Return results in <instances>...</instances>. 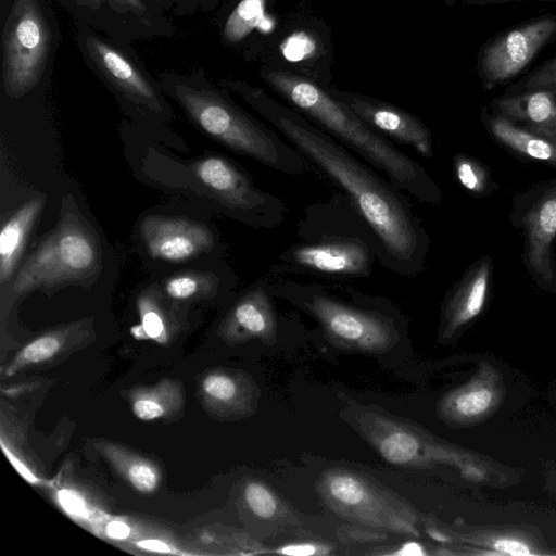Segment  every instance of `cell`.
<instances>
[{
    "label": "cell",
    "mask_w": 556,
    "mask_h": 556,
    "mask_svg": "<svg viewBox=\"0 0 556 556\" xmlns=\"http://www.w3.org/2000/svg\"><path fill=\"white\" fill-rule=\"evenodd\" d=\"M480 119L489 136L513 154L556 167V142L529 131L504 116L483 108Z\"/></svg>",
    "instance_id": "ffe728a7"
},
{
    "label": "cell",
    "mask_w": 556,
    "mask_h": 556,
    "mask_svg": "<svg viewBox=\"0 0 556 556\" xmlns=\"http://www.w3.org/2000/svg\"><path fill=\"white\" fill-rule=\"evenodd\" d=\"M332 94L391 141L409 146L426 159L432 157V134L415 115L396 105L364 94L348 91H338Z\"/></svg>",
    "instance_id": "9a60e30c"
},
{
    "label": "cell",
    "mask_w": 556,
    "mask_h": 556,
    "mask_svg": "<svg viewBox=\"0 0 556 556\" xmlns=\"http://www.w3.org/2000/svg\"><path fill=\"white\" fill-rule=\"evenodd\" d=\"M244 500L250 510L260 518H271L278 509L276 495L268 486L258 481H252L247 484L244 488Z\"/></svg>",
    "instance_id": "4dcf8cb0"
},
{
    "label": "cell",
    "mask_w": 556,
    "mask_h": 556,
    "mask_svg": "<svg viewBox=\"0 0 556 556\" xmlns=\"http://www.w3.org/2000/svg\"><path fill=\"white\" fill-rule=\"evenodd\" d=\"M179 403V391L174 383L165 381L136 392L131 400V408L138 419L151 421L167 416Z\"/></svg>",
    "instance_id": "603a6c76"
},
{
    "label": "cell",
    "mask_w": 556,
    "mask_h": 556,
    "mask_svg": "<svg viewBox=\"0 0 556 556\" xmlns=\"http://www.w3.org/2000/svg\"><path fill=\"white\" fill-rule=\"evenodd\" d=\"M296 239L278 254L269 274L334 281L368 278L379 257L372 229L341 191L305 207Z\"/></svg>",
    "instance_id": "7a4b0ae2"
},
{
    "label": "cell",
    "mask_w": 556,
    "mask_h": 556,
    "mask_svg": "<svg viewBox=\"0 0 556 556\" xmlns=\"http://www.w3.org/2000/svg\"><path fill=\"white\" fill-rule=\"evenodd\" d=\"M101 266L97 233L75 204L64 199L58 224L17 270L12 289L21 295L89 282L99 275Z\"/></svg>",
    "instance_id": "8992f818"
},
{
    "label": "cell",
    "mask_w": 556,
    "mask_h": 556,
    "mask_svg": "<svg viewBox=\"0 0 556 556\" xmlns=\"http://www.w3.org/2000/svg\"><path fill=\"white\" fill-rule=\"evenodd\" d=\"M279 553L295 556H309L318 554V547L313 544L301 543L285 546L278 549Z\"/></svg>",
    "instance_id": "e575fe53"
},
{
    "label": "cell",
    "mask_w": 556,
    "mask_h": 556,
    "mask_svg": "<svg viewBox=\"0 0 556 556\" xmlns=\"http://www.w3.org/2000/svg\"><path fill=\"white\" fill-rule=\"evenodd\" d=\"M140 324L131 329L136 338L165 341L167 338L166 312L157 290L149 288L137 299Z\"/></svg>",
    "instance_id": "d4e9b609"
},
{
    "label": "cell",
    "mask_w": 556,
    "mask_h": 556,
    "mask_svg": "<svg viewBox=\"0 0 556 556\" xmlns=\"http://www.w3.org/2000/svg\"><path fill=\"white\" fill-rule=\"evenodd\" d=\"M222 285V278L213 271L182 270L169 276L163 283L164 294L178 301L212 298Z\"/></svg>",
    "instance_id": "7402d4cb"
},
{
    "label": "cell",
    "mask_w": 556,
    "mask_h": 556,
    "mask_svg": "<svg viewBox=\"0 0 556 556\" xmlns=\"http://www.w3.org/2000/svg\"><path fill=\"white\" fill-rule=\"evenodd\" d=\"M352 425L388 463L402 467L437 464L458 467L463 477L481 481L485 472L469 454L441 443L414 426L367 408L355 409Z\"/></svg>",
    "instance_id": "52a82bcc"
},
{
    "label": "cell",
    "mask_w": 556,
    "mask_h": 556,
    "mask_svg": "<svg viewBox=\"0 0 556 556\" xmlns=\"http://www.w3.org/2000/svg\"><path fill=\"white\" fill-rule=\"evenodd\" d=\"M222 83L348 197L378 240L380 265L401 277L422 274L431 240L403 190L300 112L280 104L262 89L238 80Z\"/></svg>",
    "instance_id": "6da1fadb"
},
{
    "label": "cell",
    "mask_w": 556,
    "mask_h": 556,
    "mask_svg": "<svg viewBox=\"0 0 556 556\" xmlns=\"http://www.w3.org/2000/svg\"><path fill=\"white\" fill-rule=\"evenodd\" d=\"M509 220L523 232L522 262L532 280L541 290L556 293V177L518 194Z\"/></svg>",
    "instance_id": "7c38bea8"
},
{
    "label": "cell",
    "mask_w": 556,
    "mask_h": 556,
    "mask_svg": "<svg viewBox=\"0 0 556 556\" xmlns=\"http://www.w3.org/2000/svg\"><path fill=\"white\" fill-rule=\"evenodd\" d=\"M81 323L73 324L38 337L24 346L7 374L12 375L26 365L39 364L52 358L63 348L67 338L79 330Z\"/></svg>",
    "instance_id": "cb8c5ba5"
},
{
    "label": "cell",
    "mask_w": 556,
    "mask_h": 556,
    "mask_svg": "<svg viewBox=\"0 0 556 556\" xmlns=\"http://www.w3.org/2000/svg\"><path fill=\"white\" fill-rule=\"evenodd\" d=\"M394 554L397 555H424V551L420 545L415 542L404 544L401 549Z\"/></svg>",
    "instance_id": "f35d334b"
},
{
    "label": "cell",
    "mask_w": 556,
    "mask_h": 556,
    "mask_svg": "<svg viewBox=\"0 0 556 556\" xmlns=\"http://www.w3.org/2000/svg\"><path fill=\"white\" fill-rule=\"evenodd\" d=\"M517 1H556V0H446L450 4H453L455 2H463L466 4L471 5H492V4H504L509 2H517Z\"/></svg>",
    "instance_id": "8d00e7d4"
},
{
    "label": "cell",
    "mask_w": 556,
    "mask_h": 556,
    "mask_svg": "<svg viewBox=\"0 0 556 556\" xmlns=\"http://www.w3.org/2000/svg\"><path fill=\"white\" fill-rule=\"evenodd\" d=\"M453 172L462 188L473 197H488L496 188L486 166L468 154H454Z\"/></svg>",
    "instance_id": "4316f807"
},
{
    "label": "cell",
    "mask_w": 556,
    "mask_h": 556,
    "mask_svg": "<svg viewBox=\"0 0 556 556\" xmlns=\"http://www.w3.org/2000/svg\"><path fill=\"white\" fill-rule=\"evenodd\" d=\"M45 206L43 197H34L17 207L0 231V283L12 279L26 247L29 233Z\"/></svg>",
    "instance_id": "44dd1931"
},
{
    "label": "cell",
    "mask_w": 556,
    "mask_h": 556,
    "mask_svg": "<svg viewBox=\"0 0 556 556\" xmlns=\"http://www.w3.org/2000/svg\"><path fill=\"white\" fill-rule=\"evenodd\" d=\"M51 50L49 24L36 0H13L2 31V85L21 98L40 81Z\"/></svg>",
    "instance_id": "9c48e42d"
},
{
    "label": "cell",
    "mask_w": 556,
    "mask_h": 556,
    "mask_svg": "<svg viewBox=\"0 0 556 556\" xmlns=\"http://www.w3.org/2000/svg\"><path fill=\"white\" fill-rule=\"evenodd\" d=\"M492 268L491 256L480 257L446 293L440 314V340H452L482 313L490 291Z\"/></svg>",
    "instance_id": "2e32d148"
},
{
    "label": "cell",
    "mask_w": 556,
    "mask_h": 556,
    "mask_svg": "<svg viewBox=\"0 0 556 556\" xmlns=\"http://www.w3.org/2000/svg\"><path fill=\"white\" fill-rule=\"evenodd\" d=\"M277 299L274 276L268 273L233 302L219 328L223 338L230 342L260 340L265 344H275L281 329Z\"/></svg>",
    "instance_id": "4fadbf2b"
},
{
    "label": "cell",
    "mask_w": 556,
    "mask_h": 556,
    "mask_svg": "<svg viewBox=\"0 0 556 556\" xmlns=\"http://www.w3.org/2000/svg\"><path fill=\"white\" fill-rule=\"evenodd\" d=\"M518 126L556 142V91L501 94L485 106Z\"/></svg>",
    "instance_id": "d6986e66"
},
{
    "label": "cell",
    "mask_w": 556,
    "mask_h": 556,
    "mask_svg": "<svg viewBox=\"0 0 556 556\" xmlns=\"http://www.w3.org/2000/svg\"><path fill=\"white\" fill-rule=\"evenodd\" d=\"M317 490L336 514L359 523L402 534L418 535L417 515L403 500L361 472L325 470Z\"/></svg>",
    "instance_id": "ba28073f"
},
{
    "label": "cell",
    "mask_w": 556,
    "mask_h": 556,
    "mask_svg": "<svg viewBox=\"0 0 556 556\" xmlns=\"http://www.w3.org/2000/svg\"><path fill=\"white\" fill-rule=\"evenodd\" d=\"M274 289L278 299L314 318L325 339L338 348L379 354L401 340L402 317L383 298L345 285L277 276Z\"/></svg>",
    "instance_id": "277c9868"
},
{
    "label": "cell",
    "mask_w": 556,
    "mask_h": 556,
    "mask_svg": "<svg viewBox=\"0 0 556 556\" xmlns=\"http://www.w3.org/2000/svg\"><path fill=\"white\" fill-rule=\"evenodd\" d=\"M108 457L137 491L151 493L157 488L160 472L152 463L114 447Z\"/></svg>",
    "instance_id": "484cf974"
},
{
    "label": "cell",
    "mask_w": 556,
    "mask_h": 556,
    "mask_svg": "<svg viewBox=\"0 0 556 556\" xmlns=\"http://www.w3.org/2000/svg\"><path fill=\"white\" fill-rule=\"evenodd\" d=\"M556 45V13L518 23L486 40L477 54L476 71L484 91L517 80L536 56Z\"/></svg>",
    "instance_id": "8fae6325"
},
{
    "label": "cell",
    "mask_w": 556,
    "mask_h": 556,
    "mask_svg": "<svg viewBox=\"0 0 556 556\" xmlns=\"http://www.w3.org/2000/svg\"><path fill=\"white\" fill-rule=\"evenodd\" d=\"M490 547L504 555H531L534 552L521 538L513 535L497 536L490 543Z\"/></svg>",
    "instance_id": "1f68e13d"
},
{
    "label": "cell",
    "mask_w": 556,
    "mask_h": 556,
    "mask_svg": "<svg viewBox=\"0 0 556 556\" xmlns=\"http://www.w3.org/2000/svg\"><path fill=\"white\" fill-rule=\"evenodd\" d=\"M202 390L207 400L220 406L237 404L243 394L239 380L224 372L207 375L202 381Z\"/></svg>",
    "instance_id": "f546056e"
},
{
    "label": "cell",
    "mask_w": 556,
    "mask_h": 556,
    "mask_svg": "<svg viewBox=\"0 0 556 556\" xmlns=\"http://www.w3.org/2000/svg\"><path fill=\"white\" fill-rule=\"evenodd\" d=\"M139 231L149 255L168 263L189 261L215 245L208 226L182 216L148 215Z\"/></svg>",
    "instance_id": "5bb4252c"
},
{
    "label": "cell",
    "mask_w": 556,
    "mask_h": 556,
    "mask_svg": "<svg viewBox=\"0 0 556 556\" xmlns=\"http://www.w3.org/2000/svg\"><path fill=\"white\" fill-rule=\"evenodd\" d=\"M138 545L141 548L152 551V552H160V553H167L170 552V548L163 542L159 540H143L138 543Z\"/></svg>",
    "instance_id": "74e56055"
},
{
    "label": "cell",
    "mask_w": 556,
    "mask_h": 556,
    "mask_svg": "<svg viewBox=\"0 0 556 556\" xmlns=\"http://www.w3.org/2000/svg\"><path fill=\"white\" fill-rule=\"evenodd\" d=\"M535 90L556 91V54L506 86L503 94Z\"/></svg>",
    "instance_id": "f1b7e54d"
},
{
    "label": "cell",
    "mask_w": 556,
    "mask_h": 556,
    "mask_svg": "<svg viewBox=\"0 0 556 556\" xmlns=\"http://www.w3.org/2000/svg\"><path fill=\"white\" fill-rule=\"evenodd\" d=\"M264 80L302 115L405 193L424 204H441L442 190L426 169L332 93L303 76L282 71L267 72Z\"/></svg>",
    "instance_id": "3957f363"
},
{
    "label": "cell",
    "mask_w": 556,
    "mask_h": 556,
    "mask_svg": "<svg viewBox=\"0 0 556 556\" xmlns=\"http://www.w3.org/2000/svg\"><path fill=\"white\" fill-rule=\"evenodd\" d=\"M96 4L106 2L122 13H131L137 17H147V7L142 0H93Z\"/></svg>",
    "instance_id": "d6a6232c"
},
{
    "label": "cell",
    "mask_w": 556,
    "mask_h": 556,
    "mask_svg": "<svg viewBox=\"0 0 556 556\" xmlns=\"http://www.w3.org/2000/svg\"><path fill=\"white\" fill-rule=\"evenodd\" d=\"M266 0H241L228 16L224 38L231 43L245 38L260 23Z\"/></svg>",
    "instance_id": "83f0119b"
},
{
    "label": "cell",
    "mask_w": 556,
    "mask_h": 556,
    "mask_svg": "<svg viewBox=\"0 0 556 556\" xmlns=\"http://www.w3.org/2000/svg\"><path fill=\"white\" fill-rule=\"evenodd\" d=\"M84 46L97 72L129 100L153 112L162 111L160 97L146 73L123 51L93 35Z\"/></svg>",
    "instance_id": "e0dca14e"
},
{
    "label": "cell",
    "mask_w": 556,
    "mask_h": 556,
    "mask_svg": "<svg viewBox=\"0 0 556 556\" xmlns=\"http://www.w3.org/2000/svg\"><path fill=\"white\" fill-rule=\"evenodd\" d=\"M105 532L112 539L122 540L126 539L129 535L130 529L125 522L111 521L106 526Z\"/></svg>",
    "instance_id": "d590c367"
},
{
    "label": "cell",
    "mask_w": 556,
    "mask_h": 556,
    "mask_svg": "<svg viewBox=\"0 0 556 556\" xmlns=\"http://www.w3.org/2000/svg\"><path fill=\"white\" fill-rule=\"evenodd\" d=\"M195 179L231 216L249 226L273 229L287 215L279 197L258 188L249 173L231 160L206 155L191 166Z\"/></svg>",
    "instance_id": "30bf717a"
},
{
    "label": "cell",
    "mask_w": 556,
    "mask_h": 556,
    "mask_svg": "<svg viewBox=\"0 0 556 556\" xmlns=\"http://www.w3.org/2000/svg\"><path fill=\"white\" fill-rule=\"evenodd\" d=\"M162 81L192 122L226 148L287 175L309 169L311 163L291 143L214 88L195 87L182 78Z\"/></svg>",
    "instance_id": "5b68a950"
},
{
    "label": "cell",
    "mask_w": 556,
    "mask_h": 556,
    "mask_svg": "<svg viewBox=\"0 0 556 556\" xmlns=\"http://www.w3.org/2000/svg\"><path fill=\"white\" fill-rule=\"evenodd\" d=\"M60 498L63 504V506L71 513L74 514H81L84 511L85 505L81 501V498L71 492V491H62L60 493Z\"/></svg>",
    "instance_id": "836d02e7"
},
{
    "label": "cell",
    "mask_w": 556,
    "mask_h": 556,
    "mask_svg": "<svg viewBox=\"0 0 556 556\" xmlns=\"http://www.w3.org/2000/svg\"><path fill=\"white\" fill-rule=\"evenodd\" d=\"M502 377L483 363L464 384L446 392L438 403L439 416L453 425H470L492 414L502 401Z\"/></svg>",
    "instance_id": "ac0fdd59"
},
{
    "label": "cell",
    "mask_w": 556,
    "mask_h": 556,
    "mask_svg": "<svg viewBox=\"0 0 556 556\" xmlns=\"http://www.w3.org/2000/svg\"><path fill=\"white\" fill-rule=\"evenodd\" d=\"M159 1H164V0H159Z\"/></svg>",
    "instance_id": "ab89813d"
}]
</instances>
